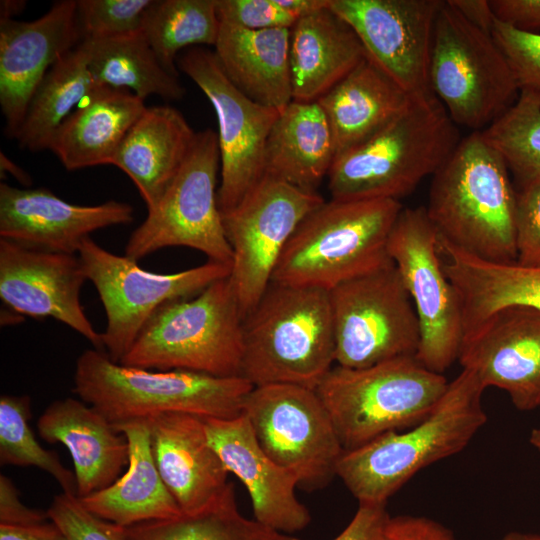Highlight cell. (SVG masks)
Returning <instances> with one entry per match:
<instances>
[{
  "instance_id": "obj_42",
  "label": "cell",
  "mask_w": 540,
  "mask_h": 540,
  "mask_svg": "<svg viewBox=\"0 0 540 540\" xmlns=\"http://www.w3.org/2000/svg\"><path fill=\"white\" fill-rule=\"evenodd\" d=\"M516 262L540 266V179L516 190Z\"/></svg>"
},
{
  "instance_id": "obj_47",
  "label": "cell",
  "mask_w": 540,
  "mask_h": 540,
  "mask_svg": "<svg viewBox=\"0 0 540 540\" xmlns=\"http://www.w3.org/2000/svg\"><path fill=\"white\" fill-rule=\"evenodd\" d=\"M387 516L385 504H359L350 523L333 540H372Z\"/></svg>"
},
{
  "instance_id": "obj_41",
  "label": "cell",
  "mask_w": 540,
  "mask_h": 540,
  "mask_svg": "<svg viewBox=\"0 0 540 540\" xmlns=\"http://www.w3.org/2000/svg\"><path fill=\"white\" fill-rule=\"evenodd\" d=\"M47 514L68 540H127L123 527L92 514L74 494L54 496Z\"/></svg>"
},
{
  "instance_id": "obj_13",
  "label": "cell",
  "mask_w": 540,
  "mask_h": 540,
  "mask_svg": "<svg viewBox=\"0 0 540 540\" xmlns=\"http://www.w3.org/2000/svg\"><path fill=\"white\" fill-rule=\"evenodd\" d=\"M388 254L413 302L420 326L417 359L443 374L458 359L464 338L459 294L447 277L439 234L426 208H403L388 241Z\"/></svg>"
},
{
  "instance_id": "obj_11",
  "label": "cell",
  "mask_w": 540,
  "mask_h": 540,
  "mask_svg": "<svg viewBox=\"0 0 540 540\" xmlns=\"http://www.w3.org/2000/svg\"><path fill=\"white\" fill-rule=\"evenodd\" d=\"M329 299L335 365L364 368L417 355L418 317L393 262L339 284Z\"/></svg>"
},
{
  "instance_id": "obj_15",
  "label": "cell",
  "mask_w": 540,
  "mask_h": 540,
  "mask_svg": "<svg viewBox=\"0 0 540 540\" xmlns=\"http://www.w3.org/2000/svg\"><path fill=\"white\" fill-rule=\"evenodd\" d=\"M324 201L318 192L264 175L235 208L222 214L232 250L229 278L243 318L269 287L281 254L299 224Z\"/></svg>"
},
{
  "instance_id": "obj_3",
  "label": "cell",
  "mask_w": 540,
  "mask_h": 540,
  "mask_svg": "<svg viewBox=\"0 0 540 540\" xmlns=\"http://www.w3.org/2000/svg\"><path fill=\"white\" fill-rule=\"evenodd\" d=\"M253 385L242 376L124 366L89 349L76 361L73 392L114 427L161 413L231 419L243 414Z\"/></svg>"
},
{
  "instance_id": "obj_8",
  "label": "cell",
  "mask_w": 540,
  "mask_h": 540,
  "mask_svg": "<svg viewBox=\"0 0 540 540\" xmlns=\"http://www.w3.org/2000/svg\"><path fill=\"white\" fill-rule=\"evenodd\" d=\"M448 383L416 356H407L364 368L334 365L315 391L346 451L418 424L433 411Z\"/></svg>"
},
{
  "instance_id": "obj_24",
  "label": "cell",
  "mask_w": 540,
  "mask_h": 540,
  "mask_svg": "<svg viewBox=\"0 0 540 540\" xmlns=\"http://www.w3.org/2000/svg\"><path fill=\"white\" fill-rule=\"evenodd\" d=\"M37 428L45 441L61 443L70 452L78 498L111 485L128 464L125 435L82 400L52 402L39 417Z\"/></svg>"
},
{
  "instance_id": "obj_53",
  "label": "cell",
  "mask_w": 540,
  "mask_h": 540,
  "mask_svg": "<svg viewBox=\"0 0 540 540\" xmlns=\"http://www.w3.org/2000/svg\"><path fill=\"white\" fill-rule=\"evenodd\" d=\"M501 540H540V534L513 531L505 534Z\"/></svg>"
},
{
  "instance_id": "obj_31",
  "label": "cell",
  "mask_w": 540,
  "mask_h": 540,
  "mask_svg": "<svg viewBox=\"0 0 540 540\" xmlns=\"http://www.w3.org/2000/svg\"><path fill=\"white\" fill-rule=\"evenodd\" d=\"M439 249L444 271L461 300L464 335L504 307L540 311V266L483 260L440 238Z\"/></svg>"
},
{
  "instance_id": "obj_20",
  "label": "cell",
  "mask_w": 540,
  "mask_h": 540,
  "mask_svg": "<svg viewBox=\"0 0 540 540\" xmlns=\"http://www.w3.org/2000/svg\"><path fill=\"white\" fill-rule=\"evenodd\" d=\"M81 41L77 0L57 1L32 21L0 19V105L8 137L15 139L50 68Z\"/></svg>"
},
{
  "instance_id": "obj_44",
  "label": "cell",
  "mask_w": 540,
  "mask_h": 540,
  "mask_svg": "<svg viewBox=\"0 0 540 540\" xmlns=\"http://www.w3.org/2000/svg\"><path fill=\"white\" fill-rule=\"evenodd\" d=\"M372 540H457L453 531L440 522L412 515L388 516Z\"/></svg>"
},
{
  "instance_id": "obj_32",
  "label": "cell",
  "mask_w": 540,
  "mask_h": 540,
  "mask_svg": "<svg viewBox=\"0 0 540 540\" xmlns=\"http://www.w3.org/2000/svg\"><path fill=\"white\" fill-rule=\"evenodd\" d=\"M335 158L332 130L317 101L292 100L279 112L266 143L265 175L317 192Z\"/></svg>"
},
{
  "instance_id": "obj_38",
  "label": "cell",
  "mask_w": 540,
  "mask_h": 540,
  "mask_svg": "<svg viewBox=\"0 0 540 540\" xmlns=\"http://www.w3.org/2000/svg\"><path fill=\"white\" fill-rule=\"evenodd\" d=\"M29 396L0 398V462L2 465L34 466L51 475L63 492L76 495L75 474L56 452L44 449L29 426Z\"/></svg>"
},
{
  "instance_id": "obj_16",
  "label": "cell",
  "mask_w": 540,
  "mask_h": 540,
  "mask_svg": "<svg viewBox=\"0 0 540 540\" xmlns=\"http://www.w3.org/2000/svg\"><path fill=\"white\" fill-rule=\"evenodd\" d=\"M177 66L204 93L216 113L221 181V214L235 208L264 177L265 148L279 111L244 95L227 78L214 51L186 50Z\"/></svg>"
},
{
  "instance_id": "obj_4",
  "label": "cell",
  "mask_w": 540,
  "mask_h": 540,
  "mask_svg": "<svg viewBox=\"0 0 540 540\" xmlns=\"http://www.w3.org/2000/svg\"><path fill=\"white\" fill-rule=\"evenodd\" d=\"M334 365L329 291L271 282L243 319L241 376L315 390Z\"/></svg>"
},
{
  "instance_id": "obj_45",
  "label": "cell",
  "mask_w": 540,
  "mask_h": 540,
  "mask_svg": "<svg viewBox=\"0 0 540 540\" xmlns=\"http://www.w3.org/2000/svg\"><path fill=\"white\" fill-rule=\"evenodd\" d=\"M47 519V511L25 506L13 482L5 475L0 476V524L27 526L45 522Z\"/></svg>"
},
{
  "instance_id": "obj_48",
  "label": "cell",
  "mask_w": 540,
  "mask_h": 540,
  "mask_svg": "<svg viewBox=\"0 0 540 540\" xmlns=\"http://www.w3.org/2000/svg\"><path fill=\"white\" fill-rule=\"evenodd\" d=\"M0 540H68L56 524L42 522L27 526L0 524Z\"/></svg>"
},
{
  "instance_id": "obj_30",
  "label": "cell",
  "mask_w": 540,
  "mask_h": 540,
  "mask_svg": "<svg viewBox=\"0 0 540 540\" xmlns=\"http://www.w3.org/2000/svg\"><path fill=\"white\" fill-rule=\"evenodd\" d=\"M214 47L227 78L248 98L279 112L293 100L290 29L248 30L221 22Z\"/></svg>"
},
{
  "instance_id": "obj_37",
  "label": "cell",
  "mask_w": 540,
  "mask_h": 540,
  "mask_svg": "<svg viewBox=\"0 0 540 540\" xmlns=\"http://www.w3.org/2000/svg\"><path fill=\"white\" fill-rule=\"evenodd\" d=\"M481 132L502 155L516 190L540 179V97L520 92L514 105Z\"/></svg>"
},
{
  "instance_id": "obj_40",
  "label": "cell",
  "mask_w": 540,
  "mask_h": 540,
  "mask_svg": "<svg viewBox=\"0 0 540 540\" xmlns=\"http://www.w3.org/2000/svg\"><path fill=\"white\" fill-rule=\"evenodd\" d=\"M492 36L506 57L520 92L540 97V34L496 19Z\"/></svg>"
},
{
  "instance_id": "obj_46",
  "label": "cell",
  "mask_w": 540,
  "mask_h": 540,
  "mask_svg": "<svg viewBox=\"0 0 540 540\" xmlns=\"http://www.w3.org/2000/svg\"><path fill=\"white\" fill-rule=\"evenodd\" d=\"M490 4L501 22L530 32L540 28V0H491Z\"/></svg>"
},
{
  "instance_id": "obj_39",
  "label": "cell",
  "mask_w": 540,
  "mask_h": 540,
  "mask_svg": "<svg viewBox=\"0 0 540 540\" xmlns=\"http://www.w3.org/2000/svg\"><path fill=\"white\" fill-rule=\"evenodd\" d=\"M153 0H77L83 39H103L142 31Z\"/></svg>"
},
{
  "instance_id": "obj_49",
  "label": "cell",
  "mask_w": 540,
  "mask_h": 540,
  "mask_svg": "<svg viewBox=\"0 0 540 540\" xmlns=\"http://www.w3.org/2000/svg\"><path fill=\"white\" fill-rule=\"evenodd\" d=\"M448 2L471 24L492 34L496 17L490 1L448 0Z\"/></svg>"
},
{
  "instance_id": "obj_9",
  "label": "cell",
  "mask_w": 540,
  "mask_h": 540,
  "mask_svg": "<svg viewBox=\"0 0 540 540\" xmlns=\"http://www.w3.org/2000/svg\"><path fill=\"white\" fill-rule=\"evenodd\" d=\"M429 80L451 120L483 131L517 101L512 69L491 33L444 1L435 20Z\"/></svg>"
},
{
  "instance_id": "obj_27",
  "label": "cell",
  "mask_w": 540,
  "mask_h": 540,
  "mask_svg": "<svg viewBox=\"0 0 540 540\" xmlns=\"http://www.w3.org/2000/svg\"><path fill=\"white\" fill-rule=\"evenodd\" d=\"M365 57L354 30L329 6L298 19L290 29L293 100L317 101Z\"/></svg>"
},
{
  "instance_id": "obj_10",
  "label": "cell",
  "mask_w": 540,
  "mask_h": 540,
  "mask_svg": "<svg viewBox=\"0 0 540 540\" xmlns=\"http://www.w3.org/2000/svg\"><path fill=\"white\" fill-rule=\"evenodd\" d=\"M220 169L218 135L207 128L196 132L192 147L145 220L132 232L125 254L139 260L166 247L198 250L208 260L232 264L216 189Z\"/></svg>"
},
{
  "instance_id": "obj_18",
  "label": "cell",
  "mask_w": 540,
  "mask_h": 540,
  "mask_svg": "<svg viewBox=\"0 0 540 540\" xmlns=\"http://www.w3.org/2000/svg\"><path fill=\"white\" fill-rule=\"evenodd\" d=\"M458 360L482 386L505 391L522 411L540 406V311L504 307L464 335Z\"/></svg>"
},
{
  "instance_id": "obj_51",
  "label": "cell",
  "mask_w": 540,
  "mask_h": 540,
  "mask_svg": "<svg viewBox=\"0 0 540 540\" xmlns=\"http://www.w3.org/2000/svg\"><path fill=\"white\" fill-rule=\"evenodd\" d=\"M0 169L2 173H10L25 186L32 184L30 175L12 160H10L5 154H3V152L0 153Z\"/></svg>"
},
{
  "instance_id": "obj_5",
  "label": "cell",
  "mask_w": 540,
  "mask_h": 540,
  "mask_svg": "<svg viewBox=\"0 0 540 540\" xmlns=\"http://www.w3.org/2000/svg\"><path fill=\"white\" fill-rule=\"evenodd\" d=\"M460 140L435 95L413 99L386 127L335 158L327 175L331 199L399 201L433 176Z\"/></svg>"
},
{
  "instance_id": "obj_6",
  "label": "cell",
  "mask_w": 540,
  "mask_h": 540,
  "mask_svg": "<svg viewBox=\"0 0 540 540\" xmlns=\"http://www.w3.org/2000/svg\"><path fill=\"white\" fill-rule=\"evenodd\" d=\"M402 209L393 199L324 201L291 236L271 282L330 291L389 264V236Z\"/></svg>"
},
{
  "instance_id": "obj_36",
  "label": "cell",
  "mask_w": 540,
  "mask_h": 540,
  "mask_svg": "<svg viewBox=\"0 0 540 540\" xmlns=\"http://www.w3.org/2000/svg\"><path fill=\"white\" fill-rule=\"evenodd\" d=\"M220 23L216 0H153L141 32L162 66L179 77L178 52L191 46H215Z\"/></svg>"
},
{
  "instance_id": "obj_7",
  "label": "cell",
  "mask_w": 540,
  "mask_h": 540,
  "mask_svg": "<svg viewBox=\"0 0 540 540\" xmlns=\"http://www.w3.org/2000/svg\"><path fill=\"white\" fill-rule=\"evenodd\" d=\"M243 319L229 276L219 279L193 297L161 306L119 364L241 376Z\"/></svg>"
},
{
  "instance_id": "obj_22",
  "label": "cell",
  "mask_w": 540,
  "mask_h": 540,
  "mask_svg": "<svg viewBox=\"0 0 540 540\" xmlns=\"http://www.w3.org/2000/svg\"><path fill=\"white\" fill-rule=\"evenodd\" d=\"M208 440L229 473L247 489L254 519L284 534L305 529L309 510L296 497L297 477L260 447L248 418H204Z\"/></svg>"
},
{
  "instance_id": "obj_26",
  "label": "cell",
  "mask_w": 540,
  "mask_h": 540,
  "mask_svg": "<svg viewBox=\"0 0 540 540\" xmlns=\"http://www.w3.org/2000/svg\"><path fill=\"white\" fill-rule=\"evenodd\" d=\"M115 428L128 441L126 471L108 487L79 498L82 505L95 516L124 528L181 514L157 469L147 419Z\"/></svg>"
},
{
  "instance_id": "obj_50",
  "label": "cell",
  "mask_w": 540,
  "mask_h": 540,
  "mask_svg": "<svg viewBox=\"0 0 540 540\" xmlns=\"http://www.w3.org/2000/svg\"><path fill=\"white\" fill-rule=\"evenodd\" d=\"M278 2L298 20L327 8L330 0H278Z\"/></svg>"
},
{
  "instance_id": "obj_17",
  "label": "cell",
  "mask_w": 540,
  "mask_h": 540,
  "mask_svg": "<svg viewBox=\"0 0 540 540\" xmlns=\"http://www.w3.org/2000/svg\"><path fill=\"white\" fill-rule=\"evenodd\" d=\"M442 0H330L367 56L412 98L434 95L429 67Z\"/></svg>"
},
{
  "instance_id": "obj_1",
  "label": "cell",
  "mask_w": 540,
  "mask_h": 540,
  "mask_svg": "<svg viewBox=\"0 0 540 540\" xmlns=\"http://www.w3.org/2000/svg\"><path fill=\"white\" fill-rule=\"evenodd\" d=\"M425 208L445 243L483 260L516 262V189L481 131L461 139L432 176Z\"/></svg>"
},
{
  "instance_id": "obj_12",
  "label": "cell",
  "mask_w": 540,
  "mask_h": 540,
  "mask_svg": "<svg viewBox=\"0 0 540 540\" xmlns=\"http://www.w3.org/2000/svg\"><path fill=\"white\" fill-rule=\"evenodd\" d=\"M87 280L103 304L107 324L102 334L110 359L119 363L139 333L164 304L190 298L213 282L228 277L231 265L208 260L176 273L161 274L140 267L137 260L113 254L91 237L78 252Z\"/></svg>"
},
{
  "instance_id": "obj_28",
  "label": "cell",
  "mask_w": 540,
  "mask_h": 540,
  "mask_svg": "<svg viewBox=\"0 0 540 540\" xmlns=\"http://www.w3.org/2000/svg\"><path fill=\"white\" fill-rule=\"evenodd\" d=\"M145 108L127 89L96 85L57 130L49 150L67 170L111 165Z\"/></svg>"
},
{
  "instance_id": "obj_33",
  "label": "cell",
  "mask_w": 540,
  "mask_h": 540,
  "mask_svg": "<svg viewBox=\"0 0 540 540\" xmlns=\"http://www.w3.org/2000/svg\"><path fill=\"white\" fill-rule=\"evenodd\" d=\"M80 46L97 85L127 89L142 100L157 95L177 101L185 95L179 77L162 66L142 32L83 39Z\"/></svg>"
},
{
  "instance_id": "obj_21",
  "label": "cell",
  "mask_w": 540,
  "mask_h": 540,
  "mask_svg": "<svg viewBox=\"0 0 540 540\" xmlns=\"http://www.w3.org/2000/svg\"><path fill=\"white\" fill-rule=\"evenodd\" d=\"M133 220L126 202L78 205L46 188L0 184V239L26 248L75 255L92 232Z\"/></svg>"
},
{
  "instance_id": "obj_35",
  "label": "cell",
  "mask_w": 540,
  "mask_h": 540,
  "mask_svg": "<svg viewBox=\"0 0 540 540\" xmlns=\"http://www.w3.org/2000/svg\"><path fill=\"white\" fill-rule=\"evenodd\" d=\"M123 529L127 540H299L244 517L231 482L217 499L194 513Z\"/></svg>"
},
{
  "instance_id": "obj_29",
  "label": "cell",
  "mask_w": 540,
  "mask_h": 540,
  "mask_svg": "<svg viewBox=\"0 0 540 540\" xmlns=\"http://www.w3.org/2000/svg\"><path fill=\"white\" fill-rule=\"evenodd\" d=\"M413 99L366 54L348 75L317 100L330 124L336 157L386 127Z\"/></svg>"
},
{
  "instance_id": "obj_54",
  "label": "cell",
  "mask_w": 540,
  "mask_h": 540,
  "mask_svg": "<svg viewBox=\"0 0 540 540\" xmlns=\"http://www.w3.org/2000/svg\"><path fill=\"white\" fill-rule=\"evenodd\" d=\"M529 442L540 454V428L532 429Z\"/></svg>"
},
{
  "instance_id": "obj_19",
  "label": "cell",
  "mask_w": 540,
  "mask_h": 540,
  "mask_svg": "<svg viewBox=\"0 0 540 540\" xmlns=\"http://www.w3.org/2000/svg\"><path fill=\"white\" fill-rule=\"evenodd\" d=\"M87 280L79 256L34 250L0 239V297L10 310L53 318L105 351L102 334L87 318L80 291Z\"/></svg>"
},
{
  "instance_id": "obj_14",
  "label": "cell",
  "mask_w": 540,
  "mask_h": 540,
  "mask_svg": "<svg viewBox=\"0 0 540 540\" xmlns=\"http://www.w3.org/2000/svg\"><path fill=\"white\" fill-rule=\"evenodd\" d=\"M243 414L257 442L279 466L308 490L336 476L344 449L315 390L292 384L254 386Z\"/></svg>"
},
{
  "instance_id": "obj_23",
  "label": "cell",
  "mask_w": 540,
  "mask_h": 540,
  "mask_svg": "<svg viewBox=\"0 0 540 540\" xmlns=\"http://www.w3.org/2000/svg\"><path fill=\"white\" fill-rule=\"evenodd\" d=\"M147 421L157 469L182 513L217 499L229 484V472L208 440L204 418L171 412Z\"/></svg>"
},
{
  "instance_id": "obj_43",
  "label": "cell",
  "mask_w": 540,
  "mask_h": 540,
  "mask_svg": "<svg viewBox=\"0 0 540 540\" xmlns=\"http://www.w3.org/2000/svg\"><path fill=\"white\" fill-rule=\"evenodd\" d=\"M216 9L221 22L248 30L291 29L297 21L278 0H216Z\"/></svg>"
},
{
  "instance_id": "obj_34",
  "label": "cell",
  "mask_w": 540,
  "mask_h": 540,
  "mask_svg": "<svg viewBox=\"0 0 540 540\" xmlns=\"http://www.w3.org/2000/svg\"><path fill=\"white\" fill-rule=\"evenodd\" d=\"M96 85L79 43L50 68L37 87L15 137L19 147L31 152L49 150L57 130Z\"/></svg>"
},
{
  "instance_id": "obj_52",
  "label": "cell",
  "mask_w": 540,
  "mask_h": 540,
  "mask_svg": "<svg viewBox=\"0 0 540 540\" xmlns=\"http://www.w3.org/2000/svg\"><path fill=\"white\" fill-rule=\"evenodd\" d=\"M26 1L23 0H2L0 2V19H13L25 8Z\"/></svg>"
},
{
  "instance_id": "obj_25",
  "label": "cell",
  "mask_w": 540,
  "mask_h": 540,
  "mask_svg": "<svg viewBox=\"0 0 540 540\" xmlns=\"http://www.w3.org/2000/svg\"><path fill=\"white\" fill-rule=\"evenodd\" d=\"M195 135L174 107H146L124 137L111 165L130 177L150 210L179 171Z\"/></svg>"
},
{
  "instance_id": "obj_2",
  "label": "cell",
  "mask_w": 540,
  "mask_h": 540,
  "mask_svg": "<svg viewBox=\"0 0 540 540\" xmlns=\"http://www.w3.org/2000/svg\"><path fill=\"white\" fill-rule=\"evenodd\" d=\"M485 388L469 371L448 383L433 411L418 424L383 434L342 453L338 476L359 504H385L421 469L462 451L487 421Z\"/></svg>"
}]
</instances>
